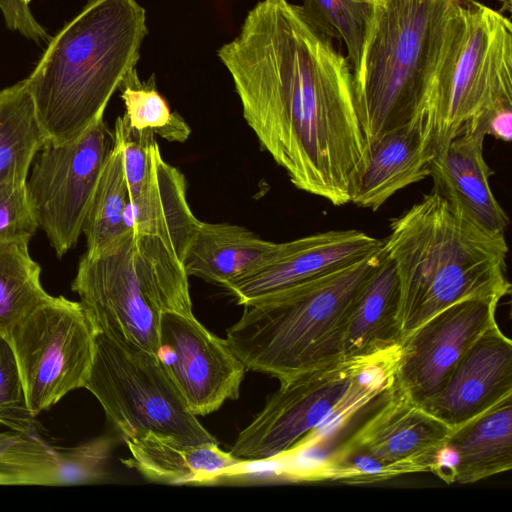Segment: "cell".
Masks as SVG:
<instances>
[{"label": "cell", "instance_id": "23", "mask_svg": "<svg viewBox=\"0 0 512 512\" xmlns=\"http://www.w3.org/2000/svg\"><path fill=\"white\" fill-rule=\"evenodd\" d=\"M449 483L473 484L512 468V397L452 432Z\"/></svg>", "mask_w": 512, "mask_h": 512}, {"label": "cell", "instance_id": "12", "mask_svg": "<svg viewBox=\"0 0 512 512\" xmlns=\"http://www.w3.org/2000/svg\"><path fill=\"white\" fill-rule=\"evenodd\" d=\"M157 355L194 415H208L239 397L244 364L226 338L209 331L194 314L162 315Z\"/></svg>", "mask_w": 512, "mask_h": 512}, {"label": "cell", "instance_id": "24", "mask_svg": "<svg viewBox=\"0 0 512 512\" xmlns=\"http://www.w3.org/2000/svg\"><path fill=\"white\" fill-rule=\"evenodd\" d=\"M24 79L0 91V193L26 184L47 142Z\"/></svg>", "mask_w": 512, "mask_h": 512}, {"label": "cell", "instance_id": "36", "mask_svg": "<svg viewBox=\"0 0 512 512\" xmlns=\"http://www.w3.org/2000/svg\"><path fill=\"white\" fill-rule=\"evenodd\" d=\"M374 1V0H373Z\"/></svg>", "mask_w": 512, "mask_h": 512}, {"label": "cell", "instance_id": "5", "mask_svg": "<svg viewBox=\"0 0 512 512\" xmlns=\"http://www.w3.org/2000/svg\"><path fill=\"white\" fill-rule=\"evenodd\" d=\"M383 254L382 246L244 306L225 338L246 370L280 381L341 362L352 304Z\"/></svg>", "mask_w": 512, "mask_h": 512}, {"label": "cell", "instance_id": "28", "mask_svg": "<svg viewBox=\"0 0 512 512\" xmlns=\"http://www.w3.org/2000/svg\"><path fill=\"white\" fill-rule=\"evenodd\" d=\"M302 9L325 34L344 42L353 68L360 55L372 4L365 0H304Z\"/></svg>", "mask_w": 512, "mask_h": 512}, {"label": "cell", "instance_id": "8", "mask_svg": "<svg viewBox=\"0 0 512 512\" xmlns=\"http://www.w3.org/2000/svg\"><path fill=\"white\" fill-rule=\"evenodd\" d=\"M396 354L339 363L280 380L262 410L238 434L231 450L249 464L282 458L325 424L347 422L395 385Z\"/></svg>", "mask_w": 512, "mask_h": 512}, {"label": "cell", "instance_id": "21", "mask_svg": "<svg viewBox=\"0 0 512 512\" xmlns=\"http://www.w3.org/2000/svg\"><path fill=\"white\" fill-rule=\"evenodd\" d=\"M123 463L144 478L164 484H204L244 472L246 463L219 443L190 444L155 433L125 440Z\"/></svg>", "mask_w": 512, "mask_h": 512}, {"label": "cell", "instance_id": "29", "mask_svg": "<svg viewBox=\"0 0 512 512\" xmlns=\"http://www.w3.org/2000/svg\"><path fill=\"white\" fill-rule=\"evenodd\" d=\"M0 425L20 432H34L37 425L26 401L13 351L3 335H0Z\"/></svg>", "mask_w": 512, "mask_h": 512}, {"label": "cell", "instance_id": "22", "mask_svg": "<svg viewBox=\"0 0 512 512\" xmlns=\"http://www.w3.org/2000/svg\"><path fill=\"white\" fill-rule=\"evenodd\" d=\"M277 246L239 225L200 221L184 267L189 277L225 288L263 265Z\"/></svg>", "mask_w": 512, "mask_h": 512}, {"label": "cell", "instance_id": "16", "mask_svg": "<svg viewBox=\"0 0 512 512\" xmlns=\"http://www.w3.org/2000/svg\"><path fill=\"white\" fill-rule=\"evenodd\" d=\"M512 397V341L488 328L455 365L438 393L421 405L453 431Z\"/></svg>", "mask_w": 512, "mask_h": 512}, {"label": "cell", "instance_id": "20", "mask_svg": "<svg viewBox=\"0 0 512 512\" xmlns=\"http://www.w3.org/2000/svg\"><path fill=\"white\" fill-rule=\"evenodd\" d=\"M384 248V247H383ZM400 289L395 265L383 257L352 304L342 361H373L394 355L402 343Z\"/></svg>", "mask_w": 512, "mask_h": 512}, {"label": "cell", "instance_id": "6", "mask_svg": "<svg viewBox=\"0 0 512 512\" xmlns=\"http://www.w3.org/2000/svg\"><path fill=\"white\" fill-rule=\"evenodd\" d=\"M462 0H374L352 68L354 105L366 144L419 115Z\"/></svg>", "mask_w": 512, "mask_h": 512}, {"label": "cell", "instance_id": "4", "mask_svg": "<svg viewBox=\"0 0 512 512\" xmlns=\"http://www.w3.org/2000/svg\"><path fill=\"white\" fill-rule=\"evenodd\" d=\"M195 232L127 229L85 252L71 288L98 332L158 354L162 315L193 314L184 259Z\"/></svg>", "mask_w": 512, "mask_h": 512}, {"label": "cell", "instance_id": "26", "mask_svg": "<svg viewBox=\"0 0 512 512\" xmlns=\"http://www.w3.org/2000/svg\"><path fill=\"white\" fill-rule=\"evenodd\" d=\"M29 240L0 246V335L23 315L48 299L42 286L41 267L29 252Z\"/></svg>", "mask_w": 512, "mask_h": 512}, {"label": "cell", "instance_id": "1", "mask_svg": "<svg viewBox=\"0 0 512 512\" xmlns=\"http://www.w3.org/2000/svg\"><path fill=\"white\" fill-rule=\"evenodd\" d=\"M243 117L299 190L335 206L350 203V184L366 149L352 67L302 6L261 0L238 35L218 49Z\"/></svg>", "mask_w": 512, "mask_h": 512}, {"label": "cell", "instance_id": "13", "mask_svg": "<svg viewBox=\"0 0 512 512\" xmlns=\"http://www.w3.org/2000/svg\"><path fill=\"white\" fill-rule=\"evenodd\" d=\"M495 299L459 301L436 313L405 337L395 362V384L419 405L434 397L472 346L497 323Z\"/></svg>", "mask_w": 512, "mask_h": 512}, {"label": "cell", "instance_id": "17", "mask_svg": "<svg viewBox=\"0 0 512 512\" xmlns=\"http://www.w3.org/2000/svg\"><path fill=\"white\" fill-rule=\"evenodd\" d=\"M116 438L55 447L34 432H0V485L91 484L107 475Z\"/></svg>", "mask_w": 512, "mask_h": 512}, {"label": "cell", "instance_id": "10", "mask_svg": "<svg viewBox=\"0 0 512 512\" xmlns=\"http://www.w3.org/2000/svg\"><path fill=\"white\" fill-rule=\"evenodd\" d=\"M97 333L80 302L52 295L8 330L5 337L35 417L69 392L84 388Z\"/></svg>", "mask_w": 512, "mask_h": 512}, {"label": "cell", "instance_id": "7", "mask_svg": "<svg viewBox=\"0 0 512 512\" xmlns=\"http://www.w3.org/2000/svg\"><path fill=\"white\" fill-rule=\"evenodd\" d=\"M512 104V24L476 0H462L426 101L415 120L435 155L484 112Z\"/></svg>", "mask_w": 512, "mask_h": 512}, {"label": "cell", "instance_id": "3", "mask_svg": "<svg viewBox=\"0 0 512 512\" xmlns=\"http://www.w3.org/2000/svg\"><path fill=\"white\" fill-rule=\"evenodd\" d=\"M147 34L146 11L136 0H88L50 38L24 79L48 141L74 140L104 118Z\"/></svg>", "mask_w": 512, "mask_h": 512}, {"label": "cell", "instance_id": "9", "mask_svg": "<svg viewBox=\"0 0 512 512\" xmlns=\"http://www.w3.org/2000/svg\"><path fill=\"white\" fill-rule=\"evenodd\" d=\"M126 440L145 433L190 443H219L188 408L159 356L98 332L85 386Z\"/></svg>", "mask_w": 512, "mask_h": 512}, {"label": "cell", "instance_id": "25", "mask_svg": "<svg viewBox=\"0 0 512 512\" xmlns=\"http://www.w3.org/2000/svg\"><path fill=\"white\" fill-rule=\"evenodd\" d=\"M128 201L129 191L121 146L113 135L112 146L101 169L83 224L86 252L103 249L127 230L124 212Z\"/></svg>", "mask_w": 512, "mask_h": 512}, {"label": "cell", "instance_id": "11", "mask_svg": "<svg viewBox=\"0 0 512 512\" xmlns=\"http://www.w3.org/2000/svg\"><path fill=\"white\" fill-rule=\"evenodd\" d=\"M112 143L113 132L102 118L74 140L60 144L47 140L33 160L26 180L28 200L38 228L59 258L82 234Z\"/></svg>", "mask_w": 512, "mask_h": 512}, {"label": "cell", "instance_id": "18", "mask_svg": "<svg viewBox=\"0 0 512 512\" xmlns=\"http://www.w3.org/2000/svg\"><path fill=\"white\" fill-rule=\"evenodd\" d=\"M487 136L482 116L437 152L430 163L433 188L466 218L485 230L505 234L509 217L494 196L490 176L494 171L484 159Z\"/></svg>", "mask_w": 512, "mask_h": 512}, {"label": "cell", "instance_id": "32", "mask_svg": "<svg viewBox=\"0 0 512 512\" xmlns=\"http://www.w3.org/2000/svg\"><path fill=\"white\" fill-rule=\"evenodd\" d=\"M31 0H0V11L7 28L20 33L37 43H48L51 36L35 19L31 9Z\"/></svg>", "mask_w": 512, "mask_h": 512}, {"label": "cell", "instance_id": "34", "mask_svg": "<svg viewBox=\"0 0 512 512\" xmlns=\"http://www.w3.org/2000/svg\"><path fill=\"white\" fill-rule=\"evenodd\" d=\"M365 1H367V2H369V3H371V4H372V2H373V0H365Z\"/></svg>", "mask_w": 512, "mask_h": 512}, {"label": "cell", "instance_id": "33", "mask_svg": "<svg viewBox=\"0 0 512 512\" xmlns=\"http://www.w3.org/2000/svg\"><path fill=\"white\" fill-rule=\"evenodd\" d=\"M487 135L510 142L512 138V104L498 105L481 114Z\"/></svg>", "mask_w": 512, "mask_h": 512}, {"label": "cell", "instance_id": "15", "mask_svg": "<svg viewBox=\"0 0 512 512\" xmlns=\"http://www.w3.org/2000/svg\"><path fill=\"white\" fill-rule=\"evenodd\" d=\"M383 239L356 229L330 230L278 243L273 255L224 289L246 306L364 258Z\"/></svg>", "mask_w": 512, "mask_h": 512}, {"label": "cell", "instance_id": "35", "mask_svg": "<svg viewBox=\"0 0 512 512\" xmlns=\"http://www.w3.org/2000/svg\"><path fill=\"white\" fill-rule=\"evenodd\" d=\"M504 1H505V0H504ZM507 1H509V0H507Z\"/></svg>", "mask_w": 512, "mask_h": 512}, {"label": "cell", "instance_id": "19", "mask_svg": "<svg viewBox=\"0 0 512 512\" xmlns=\"http://www.w3.org/2000/svg\"><path fill=\"white\" fill-rule=\"evenodd\" d=\"M433 157L414 122L377 136L352 178L350 203L377 211L399 190L429 177Z\"/></svg>", "mask_w": 512, "mask_h": 512}, {"label": "cell", "instance_id": "31", "mask_svg": "<svg viewBox=\"0 0 512 512\" xmlns=\"http://www.w3.org/2000/svg\"><path fill=\"white\" fill-rule=\"evenodd\" d=\"M38 229L26 190V184L0 193V246L31 240Z\"/></svg>", "mask_w": 512, "mask_h": 512}, {"label": "cell", "instance_id": "27", "mask_svg": "<svg viewBox=\"0 0 512 512\" xmlns=\"http://www.w3.org/2000/svg\"><path fill=\"white\" fill-rule=\"evenodd\" d=\"M118 90L125 106L122 117L130 127L149 130L169 142H185L189 138L191 128L158 92L154 75L141 81L134 68Z\"/></svg>", "mask_w": 512, "mask_h": 512}, {"label": "cell", "instance_id": "2", "mask_svg": "<svg viewBox=\"0 0 512 512\" xmlns=\"http://www.w3.org/2000/svg\"><path fill=\"white\" fill-rule=\"evenodd\" d=\"M383 247L399 281L402 341L443 309L510 294L505 234L485 230L434 188L390 222Z\"/></svg>", "mask_w": 512, "mask_h": 512}, {"label": "cell", "instance_id": "30", "mask_svg": "<svg viewBox=\"0 0 512 512\" xmlns=\"http://www.w3.org/2000/svg\"><path fill=\"white\" fill-rule=\"evenodd\" d=\"M113 135L121 146L129 199H134L146 182L150 165V150L156 141V135L149 130H137L130 127L122 116L116 119Z\"/></svg>", "mask_w": 512, "mask_h": 512}, {"label": "cell", "instance_id": "14", "mask_svg": "<svg viewBox=\"0 0 512 512\" xmlns=\"http://www.w3.org/2000/svg\"><path fill=\"white\" fill-rule=\"evenodd\" d=\"M453 430L396 386L337 449L365 453L408 473L436 475L440 453Z\"/></svg>", "mask_w": 512, "mask_h": 512}]
</instances>
